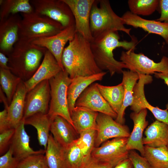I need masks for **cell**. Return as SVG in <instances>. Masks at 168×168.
I'll return each instance as SVG.
<instances>
[{"label": "cell", "instance_id": "cell-1", "mask_svg": "<svg viewBox=\"0 0 168 168\" xmlns=\"http://www.w3.org/2000/svg\"><path fill=\"white\" fill-rule=\"evenodd\" d=\"M61 61L64 69L72 79L103 71L96 63L90 42L78 33L76 32L74 38L64 48Z\"/></svg>", "mask_w": 168, "mask_h": 168}, {"label": "cell", "instance_id": "cell-2", "mask_svg": "<svg viewBox=\"0 0 168 168\" xmlns=\"http://www.w3.org/2000/svg\"><path fill=\"white\" fill-rule=\"evenodd\" d=\"M131 40L120 41L118 31L110 32L90 42L91 48L96 63L102 71H108L111 76L115 73H122L123 69H128L121 61L115 60L113 51L118 47H122L127 51H134L137 41L131 36Z\"/></svg>", "mask_w": 168, "mask_h": 168}, {"label": "cell", "instance_id": "cell-3", "mask_svg": "<svg viewBox=\"0 0 168 168\" xmlns=\"http://www.w3.org/2000/svg\"><path fill=\"white\" fill-rule=\"evenodd\" d=\"M47 50L30 42L19 39L8 54L10 70L24 82L28 80L38 69Z\"/></svg>", "mask_w": 168, "mask_h": 168}, {"label": "cell", "instance_id": "cell-4", "mask_svg": "<svg viewBox=\"0 0 168 168\" xmlns=\"http://www.w3.org/2000/svg\"><path fill=\"white\" fill-rule=\"evenodd\" d=\"M90 23L94 39L114 31H122L130 36L131 29L124 26L122 18L114 12L108 0H99V2L95 0L91 11Z\"/></svg>", "mask_w": 168, "mask_h": 168}, {"label": "cell", "instance_id": "cell-5", "mask_svg": "<svg viewBox=\"0 0 168 168\" xmlns=\"http://www.w3.org/2000/svg\"><path fill=\"white\" fill-rule=\"evenodd\" d=\"M64 27L59 23L35 11L22 14L19 24V39L32 42L56 35Z\"/></svg>", "mask_w": 168, "mask_h": 168}, {"label": "cell", "instance_id": "cell-6", "mask_svg": "<svg viewBox=\"0 0 168 168\" xmlns=\"http://www.w3.org/2000/svg\"><path fill=\"white\" fill-rule=\"evenodd\" d=\"M72 80L64 69L49 80L50 99L48 114L53 120L57 116L62 117L74 128L67 99L68 88Z\"/></svg>", "mask_w": 168, "mask_h": 168}, {"label": "cell", "instance_id": "cell-7", "mask_svg": "<svg viewBox=\"0 0 168 168\" xmlns=\"http://www.w3.org/2000/svg\"><path fill=\"white\" fill-rule=\"evenodd\" d=\"M120 60L130 71L138 74L150 75L156 72L168 73V58L166 56H163L159 62L155 63L142 53L129 50L122 52Z\"/></svg>", "mask_w": 168, "mask_h": 168}, {"label": "cell", "instance_id": "cell-8", "mask_svg": "<svg viewBox=\"0 0 168 168\" xmlns=\"http://www.w3.org/2000/svg\"><path fill=\"white\" fill-rule=\"evenodd\" d=\"M34 11L60 23L64 28L75 25L72 12L63 0H32Z\"/></svg>", "mask_w": 168, "mask_h": 168}, {"label": "cell", "instance_id": "cell-9", "mask_svg": "<svg viewBox=\"0 0 168 168\" xmlns=\"http://www.w3.org/2000/svg\"><path fill=\"white\" fill-rule=\"evenodd\" d=\"M50 93L49 80L41 82L28 92L26 97L23 119L38 113L48 114Z\"/></svg>", "mask_w": 168, "mask_h": 168}, {"label": "cell", "instance_id": "cell-10", "mask_svg": "<svg viewBox=\"0 0 168 168\" xmlns=\"http://www.w3.org/2000/svg\"><path fill=\"white\" fill-rule=\"evenodd\" d=\"M128 138H118L108 140L100 146L95 147L91 156L115 166L128 157L129 151L127 148Z\"/></svg>", "mask_w": 168, "mask_h": 168}, {"label": "cell", "instance_id": "cell-11", "mask_svg": "<svg viewBox=\"0 0 168 168\" xmlns=\"http://www.w3.org/2000/svg\"><path fill=\"white\" fill-rule=\"evenodd\" d=\"M139 79L133 89V101L130 109L133 112L139 113L143 109L149 110L156 120L168 125V110H162L158 107H154L147 100L145 95L144 87L145 84L150 83L152 81L150 75L138 74Z\"/></svg>", "mask_w": 168, "mask_h": 168}, {"label": "cell", "instance_id": "cell-12", "mask_svg": "<svg viewBox=\"0 0 168 168\" xmlns=\"http://www.w3.org/2000/svg\"><path fill=\"white\" fill-rule=\"evenodd\" d=\"M113 119L110 116L99 113L96 120L95 147L100 146L110 139L129 137L130 133L128 126Z\"/></svg>", "mask_w": 168, "mask_h": 168}, {"label": "cell", "instance_id": "cell-13", "mask_svg": "<svg viewBox=\"0 0 168 168\" xmlns=\"http://www.w3.org/2000/svg\"><path fill=\"white\" fill-rule=\"evenodd\" d=\"M70 8L74 17L76 32L90 42L94 39L90 30V18L95 0H63Z\"/></svg>", "mask_w": 168, "mask_h": 168}, {"label": "cell", "instance_id": "cell-14", "mask_svg": "<svg viewBox=\"0 0 168 168\" xmlns=\"http://www.w3.org/2000/svg\"><path fill=\"white\" fill-rule=\"evenodd\" d=\"M76 33L75 25H72L64 28L56 35L40 38L31 42L46 48L54 56L62 69L64 70L61 61L64 47L68 41L73 39Z\"/></svg>", "mask_w": 168, "mask_h": 168}, {"label": "cell", "instance_id": "cell-15", "mask_svg": "<svg viewBox=\"0 0 168 168\" xmlns=\"http://www.w3.org/2000/svg\"><path fill=\"white\" fill-rule=\"evenodd\" d=\"M75 106L85 107L116 119L117 114L103 97L98 89L97 83L87 87L76 100Z\"/></svg>", "mask_w": 168, "mask_h": 168}, {"label": "cell", "instance_id": "cell-16", "mask_svg": "<svg viewBox=\"0 0 168 168\" xmlns=\"http://www.w3.org/2000/svg\"><path fill=\"white\" fill-rule=\"evenodd\" d=\"M24 119H23L15 128L9 148L14 156L20 161L32 155L44 154L45 150H34L30 145V136L25 130Z\"/></svg>", "mask_w": 168, "mask_h": 168}, {"label": "cell", "instance_id": "cell-17", "mask_svg": "<svg viewBox=\"0 0 168 168\" xmlns=\"http://www.w3.org/2000/svg\"><path fill=\"white\" fill-rule=\"evenodd\" d=\"M62 70L54 56L47 50L36 71L30 78L24 82L27 92L40 82L49 80Z\"/></svg>", "mask_w": 168, "mask_h": 168}, {"label": "cell", "instance_id": "cell-18", "mask_svg": "<svg viewBox=\"0 0 168 168\" xmlns=\"http://www.w3.org/2000/svg\"><path fill=\"white\" fill-rule=\"evenodd\" d=\"M20 17L11 15L0 21V51L8 54L19 39V24Z\"/></svg>", "mask_w": 168, "mask_h": 168}, {"label": "cell", "instance_id": "cell-19", "mask_svg": "<svg viewBox=\"0 0 168 168\" xmlns=\"http://www.w3.org/2000/svg\"><path fill=\"white\" fill-rule=\"evenodd\" d=\"M125 24L141 28L149 33L159 35L168 44V24L156 20L144 19L127 11L121 17Z\"/></svg>", "mask_w": 168, "mask_h": 168}, {"label": "cell", "instance_id": "cell-20", "mask_svg": "<svg viewBox=\"0 0 168 168\" xmlns=\"http://www.w3.org/2000/svg\"><path fill=\"white\" fill-rule=\"evenodd\" d=\"M147 110L143 109L139 113H131L130 117L133 123V130L128 138L127 148L128 151L136 150L141 155H144V146L142 143L143 133L148 124L146 120Z\"/></svg>", "mask_w": 168, "mask_h": 168}, {"label": "cell", "instance_id": "cell-21", "mask_svg": "<svg viewBox=\"0 0 168 168\" xmlns=\"http://www.w3.org/2000/svg\"><path fill=\"white\" fill-rule=\"evenodd\" d=\"M50 131L55 140L65 148L73 143L78 138L74 128L61 116L55 117L51 123Z\"/></svg>", "mask_w": 168, "mask_h": 168}, {"label": "cell", "instance_id": "cell-22", "mask_svg": "<svg viewBox=\"0 0 168 168\" xmlns=\"http://www.w3.org/2000/svg\"><path fill=\"white\" fill-rule=\"evenodd\" d=\"M106 73V72L103 71L90 76L78 77L72 79L67 90L68 102L70 114L75 107L76 100L81 94L94 82L101 80Z\"/></svg>", "mask_w": 168, "mask_h": 168}, {"label": "cell", "instance_id": "cell-23", "mask_svg": "<svg viewBox=\"0 0 168 168\" xmlns=\"http://www.w3.org/2000/svg\"><path fill=\"white\" fill-rule=\"evenodd\" d=\"M27 93L24 82L21 80L7 109L8 119L12 128H15L23 119Z\"/></svg>", "mask_w": 168, "mask_h": 168}, {"label": "cell", "instance_id": "cell-24", "mask_svg": "<svg viewBox=\"0 0 168 168\" xmlns=\"http://www.w3.org/2000/svg\"><path fill=\"white\" fill-rule=\"evenodd\" d=\"M142 143L153 147L166 146L168 145V125L156 120L146 128Z\"/></svg>", "mask_w": 168, "mask_h": 168}, {"label": "cell", "instance_id": "cell-25", "mask_svg": "<svg viewBox=\"0 0 168 168\" xmlns=\"http://www.w3.org/2000/svg\"><path fill=\"white\" fill-rule=\"evenodd\" d=\"M98 114L85 107L75 106L71 114V117L74 128L77 134L79 135L88 130H96Z\"/></svg>", "mask_w": 168, "mask_h": 168}, {"label": "cell", "instance_id": "cell-26", "mask_svg": "<svg viewBox=\"0 0 168 168\" xmlns=\"http://www.w3.org/2000/svg\"><path fill=\"white\" fill-rule=\"evenodd\" d=\"M122 73L123 77L121 83L124 90V98L123 105L115 120L120 124H124L125 110L132 104L133 88L137 81L139 79V76L137 73L130 70H123Z\"/></svg>", "mask_w": 168, "mask_h": 168}, {"label": "cell", "instance_id": "cell-27", "mask_svg": "<svg viewBox=\"0 0 168 168\" xmlns=\"http://www.w3.org/2000/svg\"><path fill=\"white\" fill-rule=\"evenodd\" d=\"M24 119L25 125H29L37 130V138L39 144L43 146L45 150L47 145L53 121L48 114L38 113Z\"/></svg>", "mask_w": 168, "mask_h": 168}, {"label": "cell", "instance_id": "cell-28", "mask_svg": "<svg viewBox=\"0 0 168 168\" xmlns=\"http://www.w3.org/2000/svg\"><path fill=\"white\" fill-rule=\"evenodd\" d=\"M100 93L113 110L118 114L123 103L124 90L122 83L115 86H108L97 83Z\"/></svg>", "mask_w": 168, "mask_h": 168}, {"label": "cell", "instance_id": "cell-29", "mask_svg": "<svg viewBox=\"0 0 168 168\" xmlns=\"http://www.w3.org/2000/svg\"><path fill=\"white\" fill-rule=\"evenodd\" d=\"M45 152V158L48 168H67L64 149L50 134Z\"/></svg>", "mask_w": 168, "mask_h": 168}, {"label": "cell", "instance_id": "cell-30", "mask_svg": "<svg viewBox=\"0 0 168 168\" xmlns=\"http://www.w3.org/2000/svg\"><path fill=\"white\" fill-rule=\"evenodd\" d=\"M0 20L19 12L30 13L34 9L29 0H0Z\"/></svg>", "mask_w": 168, "mask_h": 168}, {"label": "cell", "instance_id": "cell-31", "mask_svg": "<svg viewBox=\"0 0 168 168\" xmlns=\"http://www.w3.org/2000/svg\"><path fill=\"white\" fill-rule=\"evenodd\" d=\"M144 155L152 168H168V149L166 146L153 147L144 146Z\"/></svg>", "mask_w": 168, "mask_h": 168}, {"label": "cell", "instance_id": "cell-32", "mask_svg": "<svg viewBox=\"0 0 168 168\" xmlns=\"http://www.w3.org/2000/svg\"><path fill=\"white\" fill-rule=\"evenodd\" d=\"M21 78L13 74L10 70L0 68V82L2 89L6 95L9 105Z\"/></svg>", "mask_w": 168, "mask_h": 168}, {"label": "cell", "instance_id": "cell-33", "mask_svg": "<svg viewBox=\"0 0 168 168\" xmlns=\"http://www.w3.org/2000/svg\"><path fill=\"white\" fill-rule=\"evenodd\" d=\"M76 140L68 147L63 148L67 168H83L88 161L78 146Z\"/></svg>", "mask_w": 168, "mask_h": 168}, {"label": "cell", "instance_id": "cell-34", "mask_svg": "<svg viewBox=\"0 0 168 168\" xmlns=\"http://www.w3.org/2000/svg\"><path fill=\"white\" fill-rule=\"evenodd\" d=\"M159 0H129L130 11L137 15L149 16L159 10Z\"/></svg>", "mask_w": 168, "mask_h": 168}, {"label": "cell", "instance_id": "cell-35", "mask_svg": "<svg viewBox=\"0 0 168 168\" xmlns=\"http://www.w3.org/2000/svg\"><path fill=\"white\" fill-rule=\"evenodd\" d=\"M96 134V130H88L80 134L76 140L78 146L87 160L91 158L92 152L95 147Z\"/></svg>", "mask_w": 168, "mask_h": 168}, {"label": "cell", "instance_id": "cell-36", "mask_svg": "<svg viewBox=\"0 0 168 168\" xmlns=\"http://www.w3.org/2000/svg\"><path fill=\"white\" fill-rule=\"evenodd\" d=\"M44 154L30 156L21 160L17 168H48Z\"/></svg>", "mask_w": 168, "mask_h": 168}, {"label": "cell", "instance_id": "cell-37", "mask_svg": "<svg viewBox=\"0 0 168 168\" xmlns=\"http://www.w3.org/2000/svg\"><path fill=\"white\" fill-rule=\"evenodd\" d=\"M20 161L13 156L10 149L0 157V168H17Z\"/></svg>", "mask_w": 168, "mask_h": 168}, {"label": "cell", "instance_id": "cell-38", "mask_svg": "<svg viewBox=\"0 0 168 168\" xmlns=\"http://www.w3.org/2000/svg\"><path fill=\"white\" fill-rule=\"evenodd\" d=\"M15 129L12 128L0 133V154L2 155L9 149L15 132Z\"/></svg>", "mask_w": 168, "mask_h": 168}, {"label": "cell", "instance_id": "cell-39", "mask_svg": "<svg viewBox=\"0 0 168 168\" xmlns=\"http://www.w3.org/2000/svg\"><path fill=\"white\" fill-rule=\"evenodd\" d=\"M128 158L131 161L133 168H152L145 158L134 150L129 151Z\"/></svg>", "mask_w": 168, "mask_h": 168}, {"label": "cell", "instance_id": "cell-40", "mask_svg": "<svg viewBox=\"0 0 168 168\" xmlns=\"http://www.w3.org/2000/svg\"><path fill=\"white\" fill-rule=\"evenodd\" d=\"M111 163L100 161L91 156L83 168H113Z\"/></svg>", "mask_w": 168, "mask_h": 168}, {"label": "cell", "instance_id": "cell-41", "mask_svg": "<svg viewBox=\"0 0 168 168\" xmlns=\"http://www.w3.org/2000/svg\"><path fill=\"white\" fill-rule=\"evenodd\" d=\"M160 17L156 20L168 24V0H159Z\"/></svg>", "mask_w": 168, "mask_h": 168}, {"label": "cell", "instance_id": "cell-42", "mask_svg": "<svg viewBox=\"0 0 168 168\" xmlns=\"http://www.w3.org/2000/svg\"><path fill=\"white\" fill-rule=\"evenodd\" d=\"M12 128L8 119L7 110L5 108L0 112V133Z\"/></svg>", "mask_w": 168, "mask_h": 168}, {"label": "cell", "instance_id": "cell-43", "mask_svg": "<svg viewBox=\"0 0 168 168\" xmlns=\"http://www.w3.org/2000/svg\"><path fill=\"white\" fill-rule=\"evenodd\" d=\"M9 58L5 54L0 52V68L10 70L9 67L7 65Z\"/></svg>", "mask_w": 168, "mask_h": 168}, {"label": "cell", "instance_id": "cell-44", "mask_svg": "<svg viewBox=\"0 0 168 168\" xmlns=\"http://www.w3.org/2000/svg\"><path fill=\"white\" fill-rule=\"evenodd\" d=\"M113 168H133L130 160L127 158L118 163Z\"/></svg>", "mask_w": 168, "mask_h": 168}, {"label": "cell", "instance_id": "cell-45", "mask_svg": "<svg viewBox=\"0 0 168 168\" xmlns=\"http://www.w3.org/2000/svg\"><path fill=\"white\" fill-rule=\"evenodd\" d=\"M154 75L156 77L163 80L168 86V73L156 72L154 73ZM166 109L168 110V103L166 105Z\"/></svg>", "mask_w": 168, "mask_h": 168}, {"label": "cell", "instance_id": "cell-46", "mask_svg": "<svg viewBox=\"0 0 168 168\" xmlns=\"http://www.w3.org/2000/svg\"><path fill=\"white\" fill-rule=\"evenodd\" d=\"M166 147H167L168 149V145L166 146Z\"/></svg>", "mask_w": 168, "mask_h": 168}]
</instances>
